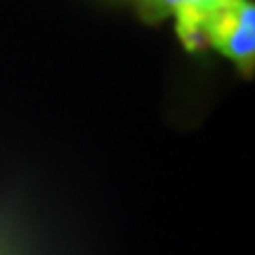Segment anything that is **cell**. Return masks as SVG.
Wrapping results in <instances>:
<instances>
[{
  "label": "cell",
  "instance_id": "6da1fadb",
  "mask_svg": "<svg viewBox=\"0 0 255 255\" xmlns=\"http://www.w3.org/2000/svg\"><path fill=\"white\" fill-rule=\"evenodd\" d=\"M175 31L189 52L213 47L251 78L255 69V7L251 0H213L199 12L175 14Z\"/></svg>",
  "mask_w": 255,
  "mask_h": 255
},
{
  "label": "cell",
  "instance_id": "7a4b0ae2",
  "mask_svg": "<svg viewBox=\"0 0 255 255\" xmlns=\"http://www.w3.org/2000/svg\"><path fill=\"white\" fill-rule=\"evenodd\" d=\"M213 0H137V9L144 21L156 24L170 14H187V12H199Z\"/></svg>",
  "mask_w": 255,
  "mask_h": 255
}]
</instances>
